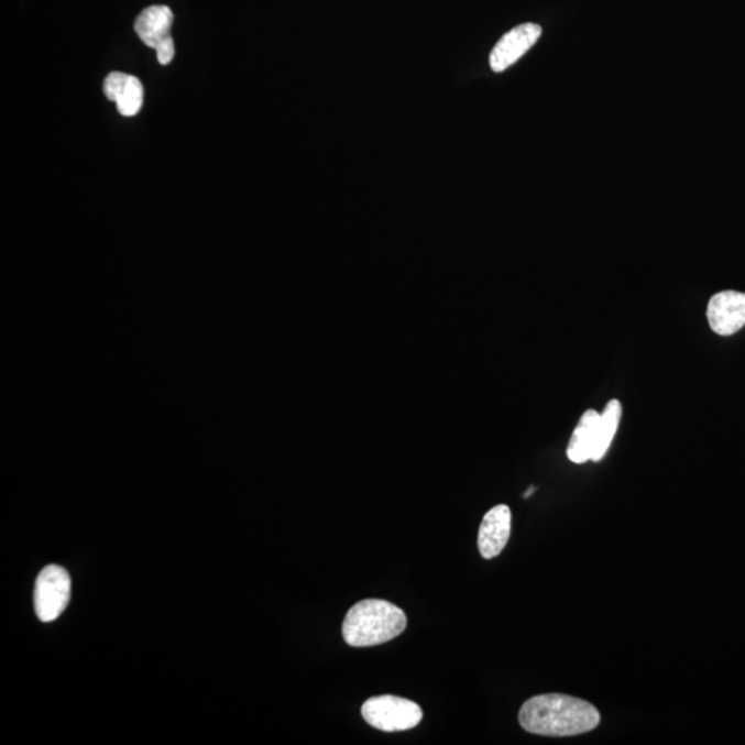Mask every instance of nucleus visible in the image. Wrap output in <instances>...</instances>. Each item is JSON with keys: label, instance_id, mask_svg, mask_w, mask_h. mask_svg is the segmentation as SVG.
Returning a JSON list of instances; mask_svg holds the SVG:
<instances>
[{"label": "nucleus", "instance_id": "obj_1", "mask_svg": "<svg viewBox=\"0 0 745 745\" xmlns=\"http://www.w3.org/2000/svg\"><path fill=\"white\" fill-rule=\"evenodd\" d=\"M600 722L601 714L594 705L568 694L535 695L519 711L521 726L540 736H579L594 731Z\"/></svg>", "mask_w": 745, "mask_h": 745}, {"label": "nucleus", "instance_id": "obj_2", "mask_svg": "<svg viewBox=\"0 0 745 745\" xmlns=\"http://www.w3.org/2000/svg\"><path fill=\"white\" fill-rule=\"evenodd\" d=\"M406 625L405 612L394 603L364 600L347 613L342 623V636L353 647L377 646L399 636Z\"/></svg>", "mask_w": 745, "mask_h": 745}, {"label": "nucleus", "instance_id": "obj_3", "mask_svg": "<svg viewBox=\"0 0 745 745\" xmlns=\"http://www.w3.org/2000/svg\"><path fill=\"white\" fill-rule=\"evenodd\" d=\"M362 715L370 726L383 732H404L423 720L420 706L396 695H377L362 705Z\"/></svg>", "mask_w": 745, "mask_h": 745}, {"label": "nucleus", "instance_id": "obj_4", "mask_svg": "<svg viewBox=\"0 0 745 745\" xmlns=\"http://www.w3.org/2000/svg\"><path fill=\"white\" fill-rule=\"evenodd\" d=\"M70 600V579L67 570L48 565L37 576L35 584V612L43 623L62 616Z\"/></svg>", "mask_w": 745, "mask_h": 745}, {"label": "nucleus", "instance_id": "obj_5", "mask_svg": "<svg viewBox=\"0 0 745 745\" xmlns=\"http://www.w3.org/2000/svg\"><path fill=\"white\" fill-rule=\"evenodd\" d=\"M541 34V26L537 24L527 23L515 26L494 46L491 58H489L491 68L494 73H504L536 45Z\"/></svg>", "mask_w": 745, "mask_h": 745}, {"label": "nucleus", "instance_id": "obj_6", "mask_svg": "<svg viewBox=\"0 0 745 745\" xmlns=\"http://www.w3.org/2000/svg\"><path fill=\"white\" fill-rule=\"evenodd\" d=\"M706 318L720 336H732L745 326V293L726 291L711 297Z\"/></svg>", "mask_w": 745, "mask_h": 745}, {"label": "nucleus", "instance_id": "obj_7", "mask_svg": "<svg viewBox=\"0 0 745 745\" xmlns=\"http://www.w3.org/2000/svg\"><path fill=\"white\" fill-rule=\"evenodd\" d=\"M511 510L508 505H496L483 516L478 535V547L483 558L493 559L502 554L510 540Z\"/></svg>", "mask_w": 745, "mask_h": 745}, {"label": "nucleus", "instance_id": "obj_8", "mask_svg": "<svg viewBox=\"0 0 745 745\" xmlns=\"http://www.w3.org/2000/svg\"><path fill=\"white\" fill-rule=\"evenodd\" d=\"M173 12L167 7H151L141 12L134 23L135 34L144 45L156 48L172 37Z\"/></svg>", "mask_w": 745, "mask_h": 745}, {"label": "nucleus", "instance_id": "obj_9", "mask_svg": "<svg viewBox=\"0 0 745 745\" xmlns=\"http://www.w3.org/2000/svg\"><path fill=\"white\" fill-rule=\"evenodd\" d=\"M600 417L601 413L594 409L587 410L581 416L568 446L569 460L574 464H584L594 459Z\"/></svg>", "mask_w": 745, "mask_h": 745}, {"label": "nucleus", "instance_id": "obj_10", "mask_svg": "<svg viewBox=\"0 0 745 745\" xmlns=\"http://www.w3.org/2000/svg\"><path fill=\"white\" fill-rule=\"evenodd\" d=\"M622 415L623 406L617 399L609 402L605 410L601 413L600 423H598L596 448L592 461H601L606 456L614 437H616Z\"/></svg>", "mask_w": 745, "mask_h": 745}, {"label": "nucleus", "instance_id": "obj_11", "mask_svg": "<svg viewBox=\"0 0 745 745\" xmlns=\"http://www.w3.org/2000/svg\"><path fill=\"white\" fill-rule=\"evenodd\" d=\"M144 87L135 76L130 75L128 85L124 87L121 97L116 102L118 111L123 117H134L143 107Z\"/></svg>", "mask_w": 745, "mask_h": 745}, {"label": "nucleus", "instance_id": "obj_12", "mask_svg": "<svg viewBox=\"0 0 745 745\" xmlns=\"http://www.w3.org/2000/svg\"><path fill=\"white\" fill-rule=\"evenodd\" d=\"M129 76L130 75L123 73H111L107 76V79L105 80V92L108 100L113 102L118 101L124 87L128 85Z\"/></svg>", "mask_w": 745, "mask_h": 745}, {"label": "nucleus", "instance_id": "obj_13", "mask_svg": "<svg viewBox=\"0 0 745 745\" xmlns=\"http://www.w3.org/2000/svg\"><path fill=\"white\" fill-rule=\"evenodd\" d=\"M156 51V57L157 62L161 63V65H168L173 62L174 58V42L173 37H168L165 42H162L160 46L155 48Z\"/></svg>", "mask_w": 745, "mask_h": 745}, {"label": "nucleus", "instance_id": "obj_14", "mask_svg": "<svg viewBox=\"0 0 745 745\" xmlns=\"http://www.w3.org/2000/svg\"><path fill=\"white\" fill-rule=\"evenodd\" d=\"M533 492H535V487H530L529 491H527V492L524 494V497H525V499L529 497L530 494H532Z\"/></svg>", "mask_w": 745, "mask_h": 745}]
</instances>
